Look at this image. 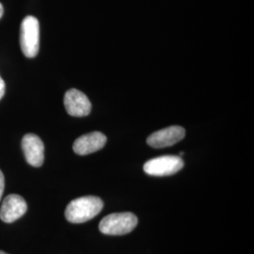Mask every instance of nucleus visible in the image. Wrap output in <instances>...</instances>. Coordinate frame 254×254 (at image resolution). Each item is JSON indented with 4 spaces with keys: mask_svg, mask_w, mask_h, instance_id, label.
Masks as SVG:
<instances>
[{
    "mask_svg": "<svg viewBox=\"0 0 254 254\" xmlns=\"http://www.w3.org/2000/svg\"><path fill=\"white\" fill-rule=\"evenodd\" d=\"M137 221L136 215L133 213H114L101 220L99 230L102 234L108 236H124L136 227Z\"/></svg>",
    "mask_w": 254,
    "mask_h": 254,
    "instance_id": "obj_2",
    "label": "nucleus"
},
{
    "mask_svg": "<svg viewBox=\"0 0 254 254\" xmlns=\"http://www.w3.org/2000/svg\"><path fill=\"white\" fill-rule=\"evenodd\" d=\"M5 90H6V86H5V82L1 78L0 76V100L2 99V97L5 94Z\"/></svg>",
    "mask_w": 254,
    "mask_h": 254,
    "instance_id": "obj_11",
    "label": "nucleus"
},
{
    "mask_svg": "<svg viewBox=\"0 0 254 254\" xmlns=\"http://www.w3.org/2000/svg\"><path fill=\"white\" fill-rule=\"evenodd\" d=\"M22 148L27 163L39 168L45 161V145L35 134H27L22 139Z\"/></svg>",
    "mask_w": 254,
    "mask_h": 254,
    "instance_id": "obj_8",
    "label": "nucleus"
},
{
    "mask_svg": "<svg viewBox=\"0 0 254 254\" xmlns=\"http://www.w3.org/2000/svg\"><path fill=\"white\" fill-rule=\"evenodd\" d=\"M27 210V204L23 197L10 194L2 201L0 207V219L5 223H12L22 218Z\"/></svg>",
    "mask_w": 254,
    "mask_h": 254,
    "instance_id": "obj_6",
    "label": "nucleus"
},
{
    "mask_svg": "<svg viewBox=\"0 0 254 254\" xmlns=\"http://www.w3.org/2000/svg\"><path fill=\"white\" fill-rule=\"evenodd\" d=\"M4 187H5V178H4V174L0 171V200L4 191Z\"/></svg>",
    "mask_w": 254,
    "mask_h": 254,
    "instance_id": "obj_10",
    "label": "nucleus"
},
{
    "mask_svg": "<svg viewBox=\"0 0 254 254\" xmlns=\"http://www.w3.org/2000/svg\"><path fill=\"white\" fill-rule=\"evenodd\" d=\"M0 254H6V253H5V252H2V251H0Z\"/></svg>",
    "mask_w": 254,
    "mask_h": 254,
    "instance_id": "obj_13",
    "label": "nucleus"
},
{
    "mask_svg": "<svg viewBox=\"0 0 254 254\" xmlns=\"http://www.w3.org/2000/svg\"><path fill=\"white\" fill-rule=\"evenodd\" d=\"M64 106L67 113L73 117H85L91 113V101L76 89H71L65 93Z\"/></svg>",
    "mask_w": 254,
    "mask_h": 254,
    "instance_id": "obj_5",
    "label": "nucleus"
},
{
    "mask_svg": "<svg viewBox=\"0 0 254 254\" xmlns=\"http://www.w3.org/2000/svg\"><path fill=\"white\" fill-rule=\"evenodd\" d=\"M20 46L27 58H34L40 48V24L36 17L27 16L21 24Z\"/></svg>",
    "mask_w": 254,
    "mask_h": 254,
    "instance_id": "obj_3",
    "label": "nucleus"
},
{
    "mask_svg": "<svg viewBox=\"0 0 254 254\" xmlns=\"http://www.w3.org/2000/svg\"><path fill=\"white\" fill-rule=\"evenodd\" d=\"M3 13H4V9H3V6L2 4L0 3V19L3 16Z\"/></svg>",
    "mask_w": 254,
    "mask_h": 254,
    "instance_id": "obj_12",
    "label": "nucleus"
},
{
    "mask_svg": "<svg viewBox=\"0 0 254 254\" xmlns=\"http://www.w3.org/2000/svg\"><path fill=\"white\" fill-rule=\"evenodd\" d=\"M104 207L99 197L85 196L72 200L65 209V218L74 224L84 223L95 218Z\"/></svg>",
    "mask_w": 254,
    "mask_h": 254,
    "instance_id": "obj_1",
    "label": "nucleus"
},
{
    "mask_svg": "<svg viewBox=\"0 0 254 254\" xmlns=\"http://www.w3.org/2000/svg\"><path fill=\"white\" fill-rule=\"evenodd\" d=\"M186 136V130L182 127L173 126L156 131L148 136L147 143L153 148H165L181 141Z\"/></svg>",
    "mask_w": 254,
    "mask_h": 254,
    "instance_id": "obj_7",
    "label": "nucleus"
},
{
    "mask_svg": "<svg viewBox=\"0 0 254 254\" xmlns=\"http://www.w3.org/2000/svg\"><path fill=\"white\" fill-rule=\"evenodd\" d=\"M184 161L177 155H163L147 161L143 170L151 176H169L181 171Z\"/></svg>",
    "mask_w": 254,
    "mask_h": 254,
    "instance_id": "obj_4",
    "label": "nucleus"
},
{
    "mask_svg": "<svg viewBox=\"0 0 254 254\" xmlns=\"http://www.w3.org/2000/svg\"><path fill=\"white\" fill-rule=\"evenodd\" d=\"M107 143V136L101 132H91L75 139L73 143V152L78 155L95 153L104 148Z\"/></svg>",
    "mask_w": 254,
    "mask_h": 254,
    "instance_id": "obj_9",
    "label": "nucleus"
}]
</instances>
